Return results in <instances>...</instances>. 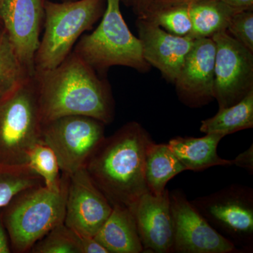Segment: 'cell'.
I'll return each instance as SVG.
<instances>
[{
	"mask_svg": "<svg viewBox=\"0 0 253 253\" xmlns=\"http://www.w3.org/2000/svg\"><path fill=\"white\" fill-rule=\"evenodd\" d=\"M154 21L165 31L174 36H191L192 23L189 5L166 6L151 11L145 17Z\"/></svg>",
	"mask_w": 253,
	"mask_h": 253,
	"instance_id": "603a6c76",
	"label": "cell"
},
{
	"mask_svg": "<svg viewBox=\"0 0 253 253\" xmlns=\"http://www.w3.org/2000/svg\"><path fill=\"white\" fill-rule=\"evenodd\" d=\"M226 31L253 52V10L237 11L231 18Z\"/></svg>",
	"mask_w": 253,
	"mask_h": 253,
	"instance_id": "484cf974",
	"label": "cell"
},
{
	"mask_svg": "<svg viewBox=\"0 0 253 253\" xmlns=\"http://www.w3.org/2000/svg\"><path fill=\"white\" fill-rule=\"evenodd\" d=\"M33 79L43 124L67 116H88L105 125L114 120L109 81L73 51L56 67L35 71Z\"/></svg>",
	"mask_w": 253,
	"mask_h": 253,
	"instance_id": "6da1fadb",
	"label": "cell"
},
{
	"mask_svg": "<svg viewBox=\"0 0 253 253\" xmlns=\"http://www.w3.org/2000/svg\"><path fill=\"white\" fill-rule=\"evenodd\" d=\"M105 126L88 116H63L43 124L42 138L54 151L61 172L70 176L85 168L106 137Z\"/></svg>",
	"mask_w": 253,
	"mask_h": 253,
	"instance_id": "ba28073f",
	"label": "cell"
},
{
	"mask_svg": "<svg viewBox=\"0 0 253 253\" xmlns=\"http://www.w3.org/2000/svg\"><path fill=\"white\" fill-rule=\"evenodd\" d=\"M28 166L44 181V186L53 189L61 182L59 163L53 150L44 143L37 144L28 158Z\"/></svg>",
	"mask_w": 253,
	"mask_h": 253,
	"instance_id": "d4e9b609",
	"label": "cell"
},
{
	"mask_svg": "<svg viewBox=\"0 0 253 253\" xmlns=\"http://www.w3.org/2000/svg\"><path fill=\"white\" fill-rule=\"evenodd\" d=\"M174 223V251L177 253L239 252L229 239L219 234L186 199L182 191L169 192Z\"/></svg>",
	"mask_w": 253,
	"mask_h": 253,
	"instance_id": "30bf717a",
	"label": "cell"
},
{
	"mask_svg": "<svg viewBox=\"0 0 253 253\" xmlns=\"http://www.w3.org/2000/svg\"><path fill=\"white\" fill-rule=\"evenodd\" d=\"M68 184L69 175L62 172L56 187L41 185L23 190L1 208L12 252H30L36 242L64 223Z\"/></svg>",
	"mask_w": 253,
	"mask_h": 253,
	"instance_id": "3957f363",
	"label": "cell"
},
{
	"mask_svg": "<svg viewBox=\"0 0 253 253\" xmlns=\"http://www.w3.org/2000/svg\"><path fill=\"white\" fill-rule=\"evenodd\" d=\"M224 136L217 133L199 138L176 136L168 144L186 170L199 172L214 166H232V160L224 159L217 154L218 145Z\"/></svg>",
	"mask_w": 253,
	"mask_h": 253,
	"instance_id": "e0dca14e",
	"label": "cell"
},
{
	"mask_svg": "<svg viewBox=\"0 0 253 253\" xmlns=\"http://www.w3.org/2000/svg\"><path fill=\"white\" fill-rule=\"evenodd\" d=\"M152 0H122L121 2L131 8L137 17H143L149 9Z\"/></svg>",
	"mask_w": 253,
	"mask_h": 253,
	"instance_id": "f1b7e54d",
	"label": "cell"
},
{
	"mask_svg": "<svg viewBox=\"0 0 253 253\" xmlns=\"http://www.w3.org/2000/svg\"><path fill=\"white\" fill-rule=\"evenodd\" d=\"M29 253H81V250L77 233L62 223L36 242Z\"/></svg>",
	"mask_w": 253,
	"mask_h": 253,
	"instance_id": "cb8c5ba5",
	"label": "cell"
},
{
	"mask_svg": "<svg viewBox=\"0 0 253 253\" xmlns=\"http://www.w3.org/2000/svg\"><path fill=\"white\" fill-rule=\"evenodd\" d=\"M186 170L169 145L154 141L150 144L145 160V179L149 193L162 194L168 181Z\"/></svg>",
	"mask_w": 253,
	"mask_h": 253,
	"instance_id": "ac0fdd59",
	"label": "cell"
},
{
	"mask_svg": "<svg viewBox=\"0 0 253 253\" xmlns=\"http://www.w3.org/2000/svg\"><path fill=\"white\" fill-rule=\"evenodd\" d=\"M112 209L85 168L69 176L64 219L68 227L82 235L94 236Z\"/></svg>",
	"mask_w": 253,
	"mask_h": 253,
	"instance_id": "7c38bea8",
	"label": "cell"
},
{
	"mask_svg": "<svg viewBox=\"0 0 253 253\" xmlns=\"http://www.w3.org/2000/svg\"><path fill=\"white\" fill-rule=\"evenodd\" d=\"M31 77L0 23V99Z\"/></svg>",
	"mask_w": 253,
	"mask_h": 253,
	"instance_id": "44dd1931",
	"label": "cell"
},
{
	"mask_svg": "<svg viewBox=\"0 0 253 253\" xmlns=\"http://www.w3.org/2000/svg\"><path fill=\"white\" fill-rule=\"evenodd\" d=\"M153 141L140 123L131 121L105 137L86 163V172L111 206L130 209L149 192L145 160Z\"/></svg>",
	"mask_w": 253,
	"mask_h": 253,
	"instance_id": "7a4b0ae2",
	"label": "cell"
},
{
	"mask_svg": "<svg viewBox=\"0 0 253 253\" xmlns=\"http://www.w3.org/2000/svg\"><path fill=\"white\" fill-rule=\"evenodd\" d=\"M189 11L192 23L191 37L195 39L212 38L226 31L231 18L239 11L219 0H199L189 4Z\"/></svg>",
	"mask_w": 253,
	"mask_h": 253,
	"instance_id": "d6986e66",
	"label": "cell"
},
{
	"mask_svg": "<svg viewBox=\"0 0 253 253\" xmlns=\"http://www.w3.org/2000/svg\"><path fill=\"white\" fill-rule=\"evenodd\" d=\"M11 244L7 232L5 229L2 218H1V208H0V253H11Z\"/></svg>",
	"mask_w": 253,
	"mask_h": 253,
	"instance_id": "4dcf8cb0",
	"label": "cell"
},
{
	"mask_svg": "<svg viewBox=\"0 0 253 253\" xmlns=\"http://www.w3.org/2000/svg\"><path fill=\"white\" fill-rule=\"evenodd\" d=\"M45 0H0V23L31 76L44 21Z\"/></svg>",
	"mask_w": 253,
	"mask_h": 253,
	"instance_id": "8fae6325",
	"label": "cell"
},
{
	"mask_svg": "<svg viewBox=\"0 0 253 253\" xmlns=\"http://www.w3.org/2000/svg\"><path fill=\"white\" fill-rule=\"evenodd\" d=\"M191 204L221 235L244 251L253 248V190L232 184Z\"/></svg>",
	"mask_w": 253,
	"mask_h": 253,
	"instance_id": "52a82bcc",
	"label": "cell"
},
{
	"mask_svg": "<svg viewBox=\"0 0 253 253\" xmlns=\"http://www.w3.org/2000/svg\"><path fill=\"white\" fill-rule=\"evenodd\" d=\"M63 1H73V0H63Z\"/></svg>",
	"mask_w": 253,
	"mask_h": 253,
	"instance_id": "d6a6232c",
	"label": "cell"
},
{
	"mask_svg": "<svg viewBox=\"0 0 253 253\" xmlns=\"http://www.w3.org/2000/svg\"><path fill=\"white\" fill-rule=\"evenodd\" d=\"M199 0H152L150 4L149 9L146 11V14L143 17H145L151 11L154 10L160 9V8L166 7V6H175V5L186 4L189 5L191 3L196 2Z\"/></svg>",
	"mask_w": 253,
	"mask_h": 253,
	"instance_id": "f546056e",
	"label": "cell"
},
{
	"mask_svg": "<svg viewBox=\"0 0 253 253\" xmlns=\"http://www.w3.org/2000/svg\"><path fill=\"white\" fill-rule=\"evenodd\" d=\"M239 11L253 10V0H219Z\"/></svg>",
	"mask_w": 253,
	"mask_h": 253,
	"instance_id": "1f68e13d",
	"label": "cell"
},
{
	"mask_svg": "<svg viewBox=\"0 0 253 253\" xmlns=\"http://www.w3.org/2000/svg\"><path fill=\"white\" fill-rule=\"evenodd\" d=\"M233 165L237 167L245 168L251 174L253 172V144L244 152L241 153L232 160Z\"/></svg>",
	"mask_w": 253,
	"mask_h": 253,
	"instance_id": "83f0119b",
	"label": "cell"
},
{
	"mask_svg": "<svg viewBox=\"0 0 253 253\" xmlns=\"http://www.w3.org/2000/svg\"><path fill=\"white\" fill-rule=\"evenodd\" d=\"M77 234L81 253H109L94 236Z\"/></svg>",
	"mask_w": 253,
	"mask_h": 253,
	"instance_id": "4316f807",
	"label": "cell"
},
{
	"mask_svg": "<svg viewBox=\"0 0 253 253\" xmlns=\"http://www.w3.org/2000/svg\"><path fill=\"white\" fill-rule=\"evenodd\" d=\"M211 38L216 46L214 97L223 109L237 104L253 90V52L226 31Z\"/></svg>",
	"mask_w": 253,
	"mask_h": 253,
	"instance_id": "9c48e42d",
	"label": "cell"
},
{
	"mask_svg": "<svg viewBox=\"0 0 253 253\" xmlns=\"http://www.w3.org/2000/svg\"><path fill=\"white\" fill-rule=\"evenodd\" d=\"M109 253H143L135 219L130 209L115 205L109 217L94 236Z\"/></svg>",
	"mask_w": 253,
	"mask_h": 253,
	"instance_id": "2e32d148",
	"label": "cell"
},
{
	"mask_svg": "<svg viewBox=\"0 0 253 253\" xmlns=\"http://www.w3.org/2000/svg\"><path fill=\"white\" fill-rule=\"evenodd\" d=\"M41 185H44L43 179L28 166L18 168L0 166V208L6 206L23 190Z\"/></svg>",
	"mask_w": 253,
	"mask_h": 253,
	"instance_id": "7402d4cb",
	"label": "cell"
},
{
	"mask_svg": "<svg viewBox=\"0 0 253 253\" xmlns=\"http://www.w3.org/2000/svg\"><path fill=\"white\" fill-rule=\"evenodd\" d=\"M122 0H106L98 27L82 36L73 51L103 76L113 66H125L140 73L151 66L142 54L141 42L128 28L121 10Z\"/></svg>",
	"mask_w": 253,
	"mask_h": 253,
	"instance_id": "277c9868",
	"label": "cell"
},
{
	"mask_svg": "<svg viewBox=\"0 0 253 253\" xmlns=\"http://www.w3.org/2000/svg\"><path fill=\"white\" fill-rule=\"evenodd\" d=\"M42 126L33 76L0 99V166H28L32 149L43 142Z\"/></svg>",
	"mask_w": 253,
	"mask_h": 253,
	"instance_id": "8992f818",
	"label": "cell"
},
{
	"mask_svg": "<svg viewBox=\"0 0 253 253\" xmlns=\"http://www.w3.org/2000/svg\"><path fill=\"white\" fill-rule=\"evenodd\" d=\"M106 0L44 1V33L35 56V71L52 69L72 52L84 32L102 17Z\"/></svg>",
	"mask_w": 253,
	"mask_h": 253,
	"instance_id": "5b68a950",
	"label": "cell"
},
{
	"mask_svg": "<svg viewBox=\"0 0 253 253\" xmlns=\"http://www.w3.org/2000/svg\"><path fill=\"white\" fill-rule=\"evenodd\" d=\"M144 251L156 253H173L174 223L169 191L162 194L147 192L130 208Z\"/></svg>",
	"mask_w": 253,
	"mask_h": 253,
	"instance_id": "9a60e30c",
	"label": "cell"
},
{
	"mask_svg": "<svg viewBox=\"0 0 253 253\" xmlns=\"http://www.w3.org/2000/svg\"><path fill=\"white\" fill-rule=\"evenodd\" d=\"M215 53L212 38L195 41L174 83L176 94L183 104L199 108L214 99Z\"/></svg>",
	"mask_w": 253,
	"mask_h": 253,
	"instance_id": "4fadbf2b",
	"label": "cell"
},
{
	"mask_svg": "<svg viewBox=\"0 0 253 253\" xmlns=\"http://www.w3.org/2000/svg\"><path fill=\"white\" fill-rule=\"evenodd\" d=\"M136 26L144 59L174 84L196 39L174 36L149 18L137 17Z\"/></svg>",
	"mask_w": 253,
	"mask_h": 253,
	"instance_id": "5bb4252c",
	"label": "cell"
},
{
	"mask_svg": "<svg viewBox=\"0 0 253 253\" xmlns=\"http://www.w3.org/2000/svg\"><path fill=\"white\" fill-rule=\"evenodd\" d=\"M253 127V90L237 104L219 109L212 118L201 122V132L224 136Z\"/></svg>",
	"mask_w": 253,
	"mask_h": 253,
	"instance_id": "ffe728a7",
	"label": "cell"
}]
</instances>
